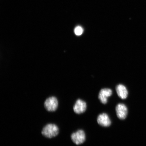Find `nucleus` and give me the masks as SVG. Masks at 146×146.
Instances as JSON below:
<instances>
[{
  "instance_id": "obj_7",
  "label": "nucleus",
  "mask_w": 146,
  "mask_h": 146,
  "mask_svg": "<svg viewBox=\"0 0 146 146\" xmlns=\"http://www.w3.org/2000/svg\"><path fill=\"white\" fill-rule=\"evenodd\" d=\"M98 123L102 127H109L111 125V121L108 115L105 113L100 114L97 118Z\"/></svg>"
},
{
  "instance_id": "obj_4",
  "label": "nucleus",
  "mask_w": 146,
  "mask_h": 146,
  "mask_svg": "<svg viewBox=\"0 0 146 146\" xmlns=\"http://www.w3.org/2000/svg\"><path fill=\"white\" fill-rule=\"evenodd\" d=\"M116 111L117 116L119 119L124 120L127 117L128 113L127 108L124 104L119 103L117 105Z\"/></svg>"
},
{
  "instance_id": "obj_8",
  "label": "nucleus",
  "mask_w": 146,
  "mask_h": 146,
  "mask_svg": "<svg viewBox=\"0 0 146 146\" xmlns=\"http://www.w3.org/2000/svg\"><path fill=\"white\" fill-rule=\"evenodd\" d=\"M116 90L118 96L121 99L125 100L127 98L128 92L125 86L122 84L118 85L116 87Z\"/></svg>"
},
{
  "instance_id": "obj_3",
  "label": "nucleus",
  "mask_w": 146,
  "mask_h": 146,
  "mask_svg": "<svg viewBox=\"0 0 146 146\" xmlns=\"http://www.w3.org/2000/svg\"><path fill=\"white\" fill-rule=\"evenodd\" d=\"M44 106L47 111L50 112L55 111L58 106V100L55 97H50L45 100Z\"/></svg>"
},
{
  "instance_id": "obj_1",
  "label": "nucleus",
  "mask_w": 146,
  "mask_h": 146,
  "mask_svg": "<svg viewBox=\"0 0 146 146\" xmlns=\"http://www.w3.org/2000/svg\"><path fill=\"white\" fill-rule=\"evenodd\" d=\"M42 134L46 137L51 138L57 135L59 133V129L54 124H47L43 128Z\"/></svg>"
},
{
  "instance_id": "obj_2",
  "label": "nucleus",
  "mask_w": 146,
  "mask_h": 146,
  "mask_svg": "<svg viewBox=\"0 0 146 146\" xmlns=\"http://www.w3.org/2000/svg\"><path fill=\"white\" fill-rule=\"evenodd\" d=\"M71 139L76 145H81L86 140V135L84 131L82 129H80L71 135Z\"/></svg>"
},
{
  "instance_id": "obj_5",
  "label": "nucleus",
  "mask_w": 146,
  "mask_h": 146,
  "mask_svg": "<svg viewBox=\"0 0 146 146\" xmlns=\"http://www.w3.org/2000/svg\"><path fill=\"white\" fill-rule=\"evenodd\" d=\"M86 103L84 100L78 99L75 103L73 109L75 113L77 114H81L84 112L87 109Z\"/></svg>"
},
{
  "instance_id": "obj_9",
  "label": "nucleus",
  "mask_w": 146,
  "mask_h": 146,
  "mask_svg": "<svg viewBox=\"0 0 146 146\" xmlns=\"http://www.w3.org/2000/svg\"><path fill=\"white\" fill-rule=\"evenodd\" d=\"M83 28L81 27L80 26H78L76 27L74 30L75 34L78 36L81 35L83 34Z\"/></svg>"
},
{
  "instance_id": "obj_6",
  "label": "nucleus",
  "mask_w": 146,
  "mask_h": 146,
  "mask_svg": "<svg viewBox=\"0 0 146 146\" xmlns=\"http://www.w3.org/2000/svg\"><path fill=\"white\" fill-rule=\"evenodd\" d=\"M112 94V90L110 89L104 88L101 89L98 95V98L101 103L106 104L108 102V98Z\"/></svg>"
}]
</instances>
